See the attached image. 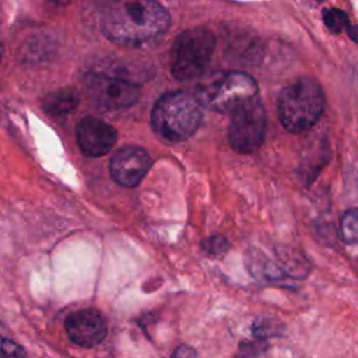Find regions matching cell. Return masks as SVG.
<instances>
[{"label": "cell", "instance_id": "1", "mask_svg": "<svg viewBox=\"0 0 358 358\" xmlns=\"http://www.w3.org/2000/svg\"><path fill=\"white\" fill-rule=\"evenodd\" d=\"M171 24L168 10L150 0L119 1L105 10L101 18L103 35L123 46H141L159 38Z\"/></svg>", "mask_w": 358, "mask_h": 358}, {"label": "cell", "instance_id": "2", "mask_svg": "<svg viewBox=\"0 0 358 358\" xmlns=\"http://www.w3.org/2000/svg\"><path fill=\"white\" fill-rule=\"evenodd\" d=\"M324 92L312 77H301L285 85L278 96L281 124L291 133L309 130L322 116Z\"/></svg>", "mask_w": 358, "mask_h": 358}, {"label": "cell", "instance_id": "3", "mask_svg": "<svg viewBox=\"0 0 358 358\" xmlns=\"http://www.w3.org/2000/svg\"><path fill=\"white\" fill-rule=\"evenodd\" d=\"M201 123V106L194 95L171 91L155 102L151 124L155 133L168 141H183L196 133Z\"/></svg>", "mask_w": 358, "mask_h": 358}, {"label": "cell", "instance_id": "4", "mask_svg": "<svg viewBox=\"0 0 358 358\" xmlns=\"http://www.w3.org/2000/svg\"><path fill=\"white\" fill-rule=\"evenodd\" d=\"M259 87L252 76L243 71H224L197 85L194 98L200 106L214 112H234L256 99Z\"/></svg>", "mask_w": 358, "mask_h": 358}, {"label": "cell", "instance_id": "5", "mask_svg": "<svg viewBox=\"0 0 358 358\" xmlns=\"http://www.w3.org/2000/svg\"><path fill=\"white\" fill-rule=\"evenodd\" d=\"M215 48V35L207 27H193L180 32L171 46L169 66L179 81L200 77Z\"/></svg>", "mask_w": 358, "mask_h": 358}, {"label": "cell", "instance_id": "6", "mask_svg": "<svg viewBox=\"0 0 358 358\" xmlns=\"http://www.w3.org/2000/svg\"><path fill=\"white\" fill-rule=\"evenodd\" d=\"M266 129L267 113L263 103L256 98L231 112L228 141L236 152L250 154L264 141Z\"/></svg>", "mask_w": 358, "mask_h": 358}, {"label": "cell", "instance_id": "7", "mask_svg": "<svg viewBox=\"0 0 358 358\" xmlns=\"http://www.w3.org/2000/svg\"><path fill=\"white\" fill-rule=\"evenodd\" d=\"M85 92L96 106L110 110L131 106L140 95V90L134 83L103 73L88 76Z\"/></svg>", "mask_w": 358, "mask_h": 358}, {"label": "cell", "instance_id": "8", "mask_svg": "<svg viewBox=\"0 0 358 358\" xmlns=\"http://www.w3.org/2000/svg\"><path fill=\"white\" fill-rule=\"evenodd\" d=\"M150 154L136 145L117 150L110 159V175L116 183L124 187L137 186L151 168Z\"/></svg>", "mask_w": 358, "mask_h": 358}, {"label": "cell", "instance_id": "9", "mask_svg": "<svg viewBox=\"0 0 358 358\" xmlns=\"http://www.w3.org/2000/svg\"><path fill=\"white\" fill-rule=\"evenodd\" d=\"M108 327L103 316L95 309H81L66 319L69 338L81 347H94L106 336Z\"/></svg>", "mask_w": 358, "mask_h": 358}, {"label": "cell", "instance_id": "10", "mask_svg": "<svg viewBox=\"0 0 358 358\" xmlns=\"http://www.w3.org/2000/svg\"><path fill=\"white\" fill-rule=\"evenodd\" d=\"M116 140L115 127L98 117H84L77 127L78 147L88 157H101L109 152Z\"/></svg>", "mask_w": 358, "mask_h": 358}, {"label": "cell", "instance_id": "11", "mask_svg": "<svg viewBox=\"0 0 358 358\" xmlns=\"http://www.w3.org/2000/svg\"><path fill=\"white\" fill-rule=\"evenodd\" d=\"M78 103L77 95L71 90H57L48 94L43 99V108L49 115L63 116L70 113Z\"/></svg>", "mask_w": 358, "mask_h": 358}, {"label": "cell", "instance_id": "12", "mask_svg": "<svg viewBox=\"0 0 358 358\" xmlns=\"http://www.w3.org/2000/svg\"><path fill=\"white\" fill-rule=\"evenodd\" d=\"M323 21L327 29L333 34H341L347 31L348 36L358 43V27L350 22V18L345 11L340 8H324L323 10Z\"/></svg>", "mask_w": 358, "mask_h": 358}, {"label": "cell", "instance_id": "13", "mask_svg": "<svg viewBox=\"0 0 358 358\" xmlns=\"http://www.w3.org/2000/svg\"><path fill=\"white\" fill-rule=\"evenodd\" d=\"M340 236L345 243L358 245V208L347 210L340 220Z\"/></svg>", "mask_w": 358, "mask_h": 358}, {"label": "cell", "instance_id": "14", "mask_svg": "<svg viewBox=\"0 0 358 358\" xmlns=\"http://www.w3.org/2000/svg\"><path fill=\"white\" fill-rule=\"evenodd\" d=\"M281 323L277 322L275 319H267V317H262L257 319L253 323V336L256 337V340L260 341H266L268 337L273 336H278L281 333Z\"/></svg>", "mask_w": 358, "mask_h": 358}, {"label": "cell", "instance_id": "15", "mask_svg": "<svg viewBox=\"0 0 358 358\" xmlns=\"http://www.w3.org/2000/svg\"><path fill=\"white\" fill-rule=\"evenodd\" d=\"M228 241L221 235H214L203 241V249L210 255H221L228 249Z\"/></svg>", "mask_w": 358, "mask_h": 358}, {"label": "cell", "instance_id": "16", "mask_svg": "<svg viewBox=\"0 0 358 358\" xmlns=\"http://www.w3.org/2000/svg\"><path fill=\"white\" fill-rule=\"evenodd\" d=\"M24 350L11 340L0 336V358H22Z\"/></svg>", "mask_w": 358, "mask_h": 358}, {"label": "cell", "instance_id": "17", "mask_svg": "<svg viewBox=\"0 0 358 358\" xmlns=\"http://www.w3.org/2000/svg\"><path fill=\"white\" fill-rule=\"evenodd\" d=\"M266 341H253V343H243L239 345V354L236 358H253L255 355L260 354L264 350Z\"/></svg>", "mask_w": 358, "mask_h": 358}, {"label": "cell", "instance_id": "18", "mask_svg": "<svg viewBox=\"0 0 358 358\" xmlns=\"http://www.w3.org/2000/svg\"><path fill=\"white\" fill-rule=\"evenodd\" d=\"M194 357V351L190 350L189 347L186 345H182L179 347L175 352H173V357L172 358H193Z\"/></svg>", "mask_w": 358, "mask_h": 358}, {"label": "cell", "instance_id": "19", "mask_svg": "<svg viewBox=\"0 0 358 358\" xmlns=\"http://www.w3.org/2000/svg\"><path fill=\"white\" fill-rule=\"evenodd\" d=\"M1 56H3V45L0 43V60H1Z\"/></svg>", "mask_w": 358, "mask_h": 358}]
</instances>
